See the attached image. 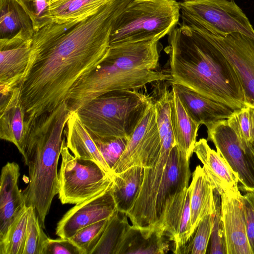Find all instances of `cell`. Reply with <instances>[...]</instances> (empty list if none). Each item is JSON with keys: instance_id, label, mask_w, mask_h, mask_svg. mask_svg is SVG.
I'll return each instance as SVG.
<instances>
[{"instance_id": "27", "label": "cell", "mask_w": 254, "mask_h": 254, "mask_svg": "<svg viewBox=\"0 0 254 254\" xmlns=\"http://www.w3.org/2000/svg\"><path fill=\"white\" fill-rule=\"evenodd\" d=\"M110 0H57L49 4L51 19L63 23L85 18L95 13Z\"/></svg>"}, {"instance_id": "38", "label": "cell", "mask_w": 254, "mask_h": 254, "mask_svg": "<svg viewBox=\"0 0 254 254\" xmlns=\"http://www.w3.org/2000/svg\"><path fill=\"white\" fill-rule=\"evenodd\" d=\"M42 254H82L80 250L69 239L48 238L44 246Z\"/></svg>"}, {"instance_id": "22", "label": "cell", "mask_w": 254, "mask_h": 254, "mask_svg": "<svg viewBox=\"0 0 254 254\" xmlns=\"http://www.w3.org/2000/svg\"><path fill=\"white\" fill-rule=\"evenodd\" d=\"M33 20L19 0H0V40L32 39Z\"/></svg>"}, {"instance_id": "37", "label": "cell", "mask_w": 254, "mask_h": 254, "mask_svg": "<svg viewBox=\"0 0 254 254\" xmlns=\"http://www.w3.org/2000/svg\"><path fill=\"white\" fill-rule=\"evenodd\" d=\"M247 238L252 254H254V191H248L242 197Z\"/></svg>"}, {"instance_id": "26", "label": "cell", "mask_w": 254, "mask_h": 254, "mask_svg": "<svg viewBox=\"0 0 254 254\" xmlns=\"http://www.w3.org/2000/svg\"><path fill=\"white\" fill-rule=\"evenodd\" d=\"M144 168L135 166L113 175L111 189L118 211L125 213L132 206L141 185Z\"/></svg>"}, {"instance_id": "31", "label": "cell", "mask_w": 254, "mask_h": 254, "mask_svg": "<svg viewBox=\"0 0 254 254\" xmlns=\"http://www.w3.org/2000/svg\"><path fill=\"white\" fill-rule=\"evenodd\" d=\"M215 211L204 216L199 223L194 235L188 243L179 250L177 254L206 253L211 237Z\"/></svg>"}, {"instance_id": "32", "label": "cell", "mask_w": 254, "mask_h": 254, "mask_svg": "<svg viewBox=\"0 0 254 254\" xmlns=\"http://www.w3.org/2000/svg\"><path fill=\"white\" fill-rule=\"evenodd\" d=\"M108 219L97 222L80 229L69 240L82 254H91L106 227Z\"/></svg>"}, {"instance_id": "29", "label": "cell", "mask_w": 254, "mask_h": 254, "mask_svg": "<svg viewBox=\"0 0 254 254\" xmlns=\"http://www.w3.org/2000/svg\"><path fill=\"white\" fill-rule=\"evenodd\" d=\"M28 206H26L0 241V254H23L25 248Z\"/></svg>"}, {"instance_id": "24", "label": "cell", "mask_w": 254, "mask_h": 254, "mask_svg": "<svg viewBox=\"0 0 254 254\" xmlns=\"http://www.w3.org/2000/svg\"><path fill=\"white\" fill-rule=\"evenodd\" d=\"M164 233L158 227L139 228L132 225L127 229L117 254H162L169 249Z\"/></svg>"}, {"instance_id": "21", "label": "cell", "mask_w": 254, "mask_h": 254, "mask_svg": "<svg viewBox=\"0 0 254 254\" xmlns=\"http://www.w3.org/2000/svg\"><path fill=\"white\" fill-rule=\"evenodd\" d=\"M193 153L203 164L219 194L239 190L237 175L220 154L210 147L206 139L201 138L196 141Z\"/></svg>"}, {"instance_id": "15", "label": "cell", "mask_w": 254, "mask_h": 254, "mask_svg": "<svg viewBox=\"0 0 254 254\" xmlns=\"http://www.w3.org/2000/svg\"><path fill=\"white\" fill-rule=\"evenodd\" d=\"M190 192L189 186L168 198L160 219V226L165 236L173 242L174 254L190 239Z\"/></svg>"}, {"instance_id": "36", "label": "cell", "mask_w": 254, "mask_h": 254, "mask_svg": "<svg viewBox=\"0 0 254 254\" xmlns=\"http://www.w3.org/2000/svg\"><path fill=\"white\" fill-rule=\"evenodd\" d=\"M31 16L36 31L52 22L46 0H19Z\"/></svg>"}, {"instance_id": "1", "label": "cell", "mask_w": 254, "mask_h": 254, "mask_svg": "<svg viewBox=\"0 0 254 254\" xmlns=\"http://www.w3.org/2000/svg\"><path fill=\"white\" fill-rule=\"evenodd\" d=\"M127 6L110 0L84 19L53 21L36 32L32 65L18 86L28 124L65 102L76 82L103 61L113 24Z\"/></svg>"}, {"instance_id": "28", "label": "cell", "mask_w": 254, "mask_h": 254, "mask_svg": "<svg viewBox=\"0 0 254 254\" xmlns=\"http://www.w3.org/2000/svg\"><path fill=\"white\" fill-rule=\"evenodd\" d=\"M126 213L117 210L108 219L106 227L91 254H117L124 235L129 226Z\"/></svg>"}, {"instance_id": "3", "label": "cell", "mask_w": 254, "mask_h": 254, "mask_svg": "<svg viewBox=\"0 0 254 254\" xmlns=\"http://www.w3.org/2000/svg\"><path fill=\"white\" fill-rule=\"evenodd\" d=\"M162 48L159 41L153 40L110 46L103 61L71 89L65 101L70 112H76L109 92L137 89L159 80L171 81L169 72L159 69Z\"/></svg>"}, {"instance_id": "20", "label": "cell", "mask_w": 254, "mask_h": 254, "mask_svg": "<svg viewBox=\"0 0 254 254\" xmlns=\"http://www.w3.org/2000/svg\"><path fill=\"white\" fill-rule=\"evenodd\" d=\"M190 186L191 189L189 232L190 239L204 216L215 211L217 191L204 168L200 165H197L193 172Z\"/></svg>"}, {"instance_id": "2", "label": "cell", "mask_w": 254, "mask_h": 254, "mask_svg": "<svg viewBox=\"0 0 254 254\" xmlns=\"http://www.w3.org/2000/svg\"><path fill=\"white\" fill-rule=\"evenodd\" d=\"M169 82L185 86L234 110L247 106L232 65L199 26L185 21L168 35Z\"/></svg>"}, {"instance_id": "34", "label": "cell", "mask_w": 254, "mask_h": 254, "mask_svg": "<svg viewBox=\"0 0 254 254\" xmlns=\"http://www.w3.org/2000/svg\"><path fill=\"white\" fill-rule=\"evenodd\" d=\"M91 136L101 155L111 170L123 153L128 140L121 138L102 139Z\"/></svg>"}, {"instance_id": "8", "label": "cell", "mask_w": 254, "mask_h": 254, "mask_svg": "<svg viewBox=\"0 0 254 254\" xmlns=\"http://www.w3.org/2000/svg\"><path fill=\"white\" fill-rule=\"evenodd\" d=\"M181 18L216 35L239 32L254 39V29L234 0H182Z\"/></svg>"}, {"instance_id": "13", "label": "cell", "mask_w": 254, "mask_h": 254, "mask_svg": "<svg viewBox=\"0 0 254 254\" xmlns=\"http://www.w3.org/2000/svg\"><path fill=\"white\" fill-rule=\"evenodd\" d=\"M32 41L0 40V97L9 94L26 76L31 56Z\"/></svg>"}, {"instance_id": "14", "label": "cell", "mask_w": 254, "mask_h": 254, "mask_svg": "<svg viewBox=\"0 0 254 254\" xmlns=\"http://www.w3.org/2000/svg\"><path fill=\"white\" fill-rule=\"evenodd\" d=\"M219 195L227 254H252L246 233L242 195L240 190Z\"/></svg>"}, {"instance_id": "10", "label": "cell", "mask_w": 254, "mask_h": 254, "mask_svg": "<svg viewBox=\"0 0 254 254\" xmlns=\"http://www.w3.org/2000/svg\"><path fill=\"white\" fill-rule=\"evenodd\" d=\"M161 148L156 110L152 98L123 153L112 168V176L133 167L150 168L158 158Z\"/></svg>"}, {"instance_id": "7", "label": "cell", "mask_w": 254, "mask_h": 254, "mask_svg": "<svg viewBox=\"0 0 254 254\" xmlns=\"http://www.w3.org/2000/svg\"><path fill=\"white\" fill-rule=\"evenodd\" d=\"M59 172V198L63 204H78L110 189L113 176L97 163L72 155L63 137Z\"/></svg>"}, {"instance_id": "5", "label": "cell", "mask_w": 254, "mask_h": 254, "mask_svg": "<svg viewBox=\"0 0 254 254\" xmlns=\"http://www.w3.org/2000/svg\"><path fill=\"white\" fill-rule=\"evenodd\" d=\"M151 101V96L136 89L116 90L93 99L76 112L92 136L128 140Z\"/></svg>"}, {"instance_id": "6", "label": "cell", "mask_w": 254, "mask_h": 254, "mask_svg": "<svg viewBox=\"0 0 254 254\" xmlns=\"http://www.w3.org/2000/svg\"><path fill=\"white\" fill-rule=\"evenodd\" d=\"M176 0H133L114 22L110 46L143 41H159L179 23Z\"/></svg>"}, {"instance_id": "40", "label": "cell", "mask_w": 254, "mask_h": 254, "mask_svg": "<svg viewBox=\"0 0 254 254\" xmlns=\"http://www.w3.org/2000/svg\"><path fill=\"white\" fill-rule=\"evenodd\" d=\"M251 145L252 149L254 151V139L253 141L251 143Z\"/></svg>"}, {"instance_id": "35", "label": "cell", "mask_w": 254, "mask_h": 254, "mask_svg": "<svg viewBox=\"0 0 254 254\" xmlns=\"http://www.w3.org/2000/svg\"><path fill=\"white\" fill-rule=\"evenodd\" d=\"M211 254H227L225 235L220 208V196L217 191L215 211L211 235Z\"/></svg>"}, {"instance_id": "19", "label": "cell", "mask_w": 254, "mask_h": 254, "mask_svg": "<svg viewBox=\"0 0 254 254\" xmlns=\"http://www.w3.org/2000/svg\"><path fill=\"white\" fill-rule=\"evenodd\" d=\"M190 160L175 146L171 151L165 176L159 188L155 205L156 226L160 221L167 200L189 187L190 177Z\"/></svg>"}, {"instance_id": "9", "label": "cell", "mask_w": 254, "mask_h": 254, "mask_svg": "<svg viewBox=\"0 0 254 254\" xmlns=\"http://www.w3.org/2000/svg\"><path fill=\"white\" fill-rule=\"evenodd\" d=\"M206 127L207 140L214 143L216 151L237 175L239 187L247 192L254 191V151L251 143L235 131L227 119Z\"/></svg>"}, {"instance_id": "25", "label": "cell", "mask_w": 254, "mask_h": 254, "mask_svg": "<svg viewBox=\"0 0 254 254\" xmlns=\"http://www.w3.org/2000/svg\"><path fill=\"white\" fill-rule=\"evenodd\" d=\"M170 118L176 144L188 160L190 159L196 142L200 125L187 113L175 90L169 93Z\"/></svg>"}, {"instance_id": "16", "label": "cell", "mask_w": 254, "mask_h": 254, "mask_svg": "<svg viewBox=\"0 0 254 254\" xmlns=\"http://www.w3.org/2000/svg\"><path fill=\"white\" fill-rule=\"evenodd\" d=\"M0 139L12 143L23 156L29 125L18 86L0 97Z\"/></svg>"}, {"instance_id": "23", "label": "cell", "mask_w": 254, "mask_h": 254, "mask_svg": "<svg viewBox=\"0 0 254 254\" xmlns=\"http://www.w3.org/2000/svg\"><path fill=\"white\" fill-rule=\"evenodd\" d=\"M64 134L67 147L75 157L96 162L107 174L112 176L111 169L76 112L71 113Z\"/></svg>"}, {"instance_id": "39", "label": "cell", "mask_w": 254, "mask_h": 254, "mask_svg": "<svg viewBox=\"0 0 254 254\" xmlns=\"http://www.w3.org/2000/svg\"><path fill=\"white\" fill-rule=\"evenodd\" d=\"M57 0H46L49 4Z\"/></svg>"}, {"instance_id": "17", "label": "cell", "mask_w": 254, "mask_h": 254, "mask_svg": "<svg viewBox=\"0 0 254 254\" xmlns=\"http://www.w3.org/2000/svg\"><path fill=\"white\" fill-rule=\"evenodd\" d=\"M19 165L7 162L1 169L0 184V241L6 235L15 218L26 206L18 181L20 176Z\"/></svg>"}, {"instance_id": "12", "label": "cell", "mask_w": 254, "mask_h": 254, "mask_svg": "<svg viewBox=\"0 0 254 254\" xmlns=\"http://www.w3.org/2000/svg\"><path fill=\"white\" fill-rule=\"evenodd\" d=\"M111 188L70 208L58 223L56 234L69 239L80 229L109 219L117 210Z\"/></svg>"}, {"instance_id": "18", "label": "cell", "mask_w": 254, "mask_h": 254, "mask_svg": "<svg viewBox=\"0 0 254 254\" xmlns=\"http://www.w3.org/2000/svg\"><path fill=\"white\" fill-rule=\"evenodd\" d=\"M190 117L206 127L216 121L227 119L235 111L228 106L207 98L181 84L169 82Z\"/></svg>"}, {"instance_id": "33", "label": "cell", "mask_w": 254, "mask_h": 254, "mask_svg": "<svg viewBox=\"0 0 254 254\" xmlns=\"http://www.w3.org/2000/svg\"><path fill=\"white\" fill-rule=\"evenodd\" d=\"M230 126L242 138L251 143L254 139V108L245 106L234 111L227 119Z\"/></svg>"}, {"instance_id": "11", "label": "cell", "mask_w": 254, "mask_h": 254, "mask_svg": "<svg viewBox=\"0 0 254 254\" xmlns=\"http://www.w3.org/2000/svg\"><path fill=\"white\" fill-rule=\"evenodd\" d=\"M201 28L232 65L243 88L247 106L254 108V39L239 32L216 35Z\"/></svg>"}, {"instance_id": "4", "label": "cell", "mask_w": 254, "mask_h": 254, "mask_svg": "<svg viewBox=\"0 0 254 254\" xmlns=\"http://www.w3.org/2000/svg\"><path fill=\"white\" fill-rule=\"evenodd\" d=\"M71 113L65 101L29 125L22 156L28 168L29 183L22 193L26 205L35 209L44 228L53 199L58 194V165Z\"/></svg>"}, {"instance_id": "30", "label": "cell", "mask_w": 254, "mask_h": 254, "mask_svg": "<svg viewBox=\"0 0 254 254\" xmlns=\"http://www.w3.org/2000/svg\"><path fill=\"white\" fill-rule=\"evenodd\" d=\"M35 209L28 206L26 238L23 254H42L46 240L49 238L44 233Z\"/></svg>"}]
</instances>
